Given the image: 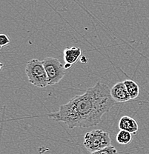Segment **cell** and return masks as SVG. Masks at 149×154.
Returning <instances> with one entry per match:
<instances>
[{
    "label": "cell",
    "mask_w": 149,
    "mask_h": 154,
    "mask_svg": "<svg viewBox=\"0 0 149 154\" xmlns=\"http://www.w3.org/2000/svg\"><path fill=\"white\" fill-rule=\"evenodd\" d=\"M110 95L112 99L116 103H125L131 100L129 92L123 82L116 83L110 89Z\"/></svg>",
    "instance_id": "obj_5"
},
{
    "label": "cell",
    "mask_w": 149,
    "mask_h": 154,
    "mask_svg": "<svg viewBox=\"0 0 149 154\" xmlns=\"http://www.w3.org/2000/svg\"><path fill=\"white\" fill-rule=\"evenodd\" d=\"M80 61H81L82 63H86V62H88V59H87V57H85V56H83V57H81Z\"/></svg>",
    "instance_id": "obj_12"
},
{
    "label": "cell",
    "mask_w": 149,
    "mask_h": 154,
    "mask_svg": "<svg viewBox=\"0 0 149 154\" xmlns=\"http://www.w3.org/2000/svg\"><path fill=\"white\" fill-rule=\"evenodd\" d=\"M116 142L120 144H129L132 142L133 136L132 134L126 131H119L117 135L116 136Z\"/></svg>",
    "instance_id": "obj_9"
},
{
    "label": "cell",
    "mask_w": 149,
    "mask_h": 154,
    "mask_svg": "<svg viewBox=\"0 0 149 154\" xmlns=\"http://www.w3.org/2000/svg\"><path fill=\"white\" fill-rule=\"evenodd\" d=\"M123 82L126 87V89L131 99H134L138 97L139 95V87L137 82L131 79H126L123 81Z\"/></svg>",
    "instance_id": "obj_8"
},
{
    "label": "cell",
    "mask_w": 149,
    "mask_h": 154,
    "mask_svg": "<svg viewBox=\"0 0 149 154\" xmlns=\"http://www.w3.org/2000/svg\"><path fill=\"white\" fill-rule=\"evenodd\" d=\"M116 103L110 95L109 87L98 82L48 116L56 122L65 123L70 129L92 128L102 121L103 115L110 112Z\"/></svg>",
    "instance_id": "obj_1"
},
{
    "label": "cell",
    "mask_w": 149,
    "mask_h": 154,
    "mask_svg": "<svg viewBox=\"0 0 149 154\" xmlns=\"http://www.w3.org/2000/svg\"><path fill=\"white\" fill-rule=\"evenodd\" d=\"M82 56L81 48L77 47L67 48L64 50V61L65 68L69 69L79 60Z\"/></svg>",
    "instance_id": "obj_6"
},
{
    "label": "cell",
    "mask_w": 149,
    "mask_h": 154,
    "mask_svg": "<svg viewBox=\"0 0 149 154\" xmlns=\"http://www.w3.org/2000/svg\"><path fill=\"white\" fill-rule=\"evenodd\" d=\"M118 127L121 131H129L132 134H137L139 130V125L137 121L129 116H123L120 118Z\"/></svg>",
    "instance_id": "obj_7"
},
{
    "label": "cell",
    "mask_w": 149,
    "mask_h": 154,
    "mask_svg": "<svg viewBox=\"0 0 149 154\" xmlns=\"http://www.w3.org/2000/svg\"><path fill=\"white\" fill-rule=\"evenodd\" d=\"M25 73L28 82L38 88H45L48 85V76L42 61L33 59L28 61L25 66Z\"/></svg>",
    "instance_id": "obj_2"
},
{
    "label": "cell",
    "mask_w": 149,
    "mask_h": 154,
    "mask_svg": "<svg viewBox=\"0 0 149 154\" xmlns=\"http://www.w3.org/2000/svg\"><path fill=\"white\" fill-rule=\"evenodd\" d=\"M42 62L47 73L48 85H54L60 82L66 70L60 59L56 57H47L43 59Z\"/></svg>",
    "instance_id": "obj_4"
},
{
    "label": "cell",
    "mask_w": 149,
    "mask_h": 154,
    "mask_svg": "<svg viewBox=\"0 0 149 154\" xmlns=\"http://www.w3.org/2000/svg\"><path fill=\"white\" fill-rule=\"evenodd\" d=\"M110 139L109 133L103 130H93L87 132L84 136L85 147L91 153L102 150L110 145Z\"/></svg>",
    "instance_id": "obj_3"
},
{
    "label": "cell",
    "mask_w": 149,
    "mask_h": 154,
    "mask_svg": "<svg viewBox=\"0 0 149 154\" xmlns=\"http://www.w3.org/2000/svg\"><path fill=\"white\" fill-rule=\"evenodd\" d=\"M91 154H118V151L116 147L113 145H110L102 150L91 153Z\"/></svg>",
    "instance_id": "obj_10"
},
{
    "label": "cell",
    "mask_w": 149,
    "mask_h": 154,
    "mask_svg": "<svg viewBox=\"0 0 149 154\" xmlns=\"http://www.w3.org/2000/svg\"><path fill=\"white\" fill-rule=\"evenodd\" d=\"M11 42L10 38L6 34H1L0 35V47L3 48L4 46L8 45Z\"/></svg>",
    "instance_id": "obj_11"
}]
</instances>
